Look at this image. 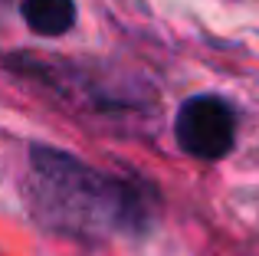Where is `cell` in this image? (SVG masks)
I'll return each mask as SVG.
<instances>
[{
    "label": "cell",
    "instance_id": "1",
    "mask_svg": "<svg viewBox=\"0 0 259 256\" xmlns=\"http://www.w3.org/2000/svg\"><path fill=\"white\" fill-rule=\"evenodd\" d=\"M26 197L39 224L72 237L145 233L151 224V197L145 187L50 145L30 148Z\"/></svg>",
    "mask_w": 259,
    "mask_h": 256
},
{
    "label": "cell",
    "instance_id": "2",
    "mask_svg": "<svg viewBox=\"0 0 259 256\" xmlns=\"http://www.w3.org/2000/svg\"><path fill=\"white\" fill-rule=\"evenodd\" d=\"M174 141L184 154L217 161L236 145V115L220 96H190L174 115Z\"/></svg>",
    "mask_w": 259,
    "mask_h": 256
},
{
    "label": "cell",
    "instance_id": "3",
    "mask_svg": "<svg viewBox=\"0 0 259 256\" xmlns=\"http://www.w3.org/2000/svg\"><path fill=\"white\" fill-rule=\"evenodd\" d=\"M20 17L39 36H63L76 23V0H23Z\"/></svg>",
    "mask_w": 259,
    "mask_h": 256
}]
</instances>
